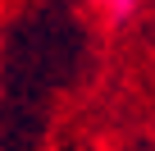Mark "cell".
I'll list each match as a JSON object with an SVG mask.
<instances>
[{
	"instance_id": "obj_1",
	"label": "cell",
	"mask_w": 155,
	"mask_h": 151,
	"mask_svg": "<svg viewBox=\"0 0 155 151\" xmlns=\"http://www.w3.org/2000/svg\"><path fill=\"white\" fill-rule=\"evenodd\" d=\"M87 5H96L105 19H114V23H119V19H128V14L137 9V0H87Z\"/></svg>"
}]
</instances>
